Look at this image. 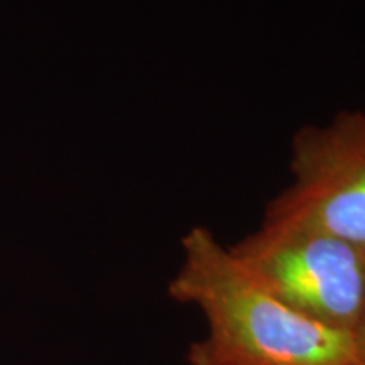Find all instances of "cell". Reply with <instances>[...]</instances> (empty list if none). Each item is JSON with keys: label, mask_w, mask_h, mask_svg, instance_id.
Returning <instances> with one entry per match:
<instances>
[{"label": "cell", "mask_w": 365, "mask_h": 365, "mask_svg": "<svg viewBox=\"0 0 365 365\" xmlns=\"http://www.w3.org/2000/svg\"><path fill=\"white\" fill-rule=\"evenodd\" d=\"M182 262L168 287L207 319L190 365H362L352 333L313 322L262 287L222 245L196 225L182 237Z\"/></svg>", "instance_id": "1"}, {"label": "cell", "mask_w": 365, "mask_h": 365, "mask_svg": "<svg viewBox=\"0 0 365 365\" xmlns=\"http://www.w3.org/2000/svg\"><path fill=\"white\" fill-rule=\"evenodd\" d=\"M228 249L286 307L354 335L364 301V249L271 218H264L257 230Z\"/></svg>", "instance_id": "2"}, {"label": "cell", "mask_w": 365, "mask_h": 365, "mask_svg": "<svg viewBox=\"0 0 365 365\" xmlns=\"http://www.w3.org/2000/svg\"><path fill=\"white\" fill-rule=\"evenodd\" d=\"M291 182L266 217L323 232L365 250V110L301 127L291 140Z\"/></svg>", "instance_id": "3"}, {"label": "cell", "mask_w": 365, "mask_h": 365, "mask_svg": "<svg viewBox=\"0 0 365 365\" xmlns=\"http://www.w3.org/2000/svg\"><path fill=\"white\" fill-rule=\"evenodd\" d=\"M354 340H355V346H357L360 362H362V365H365V286H364L362 312H360L357 328H355L354 331Z\"/></svg>", "instance_id": "4"}]
</instances>
